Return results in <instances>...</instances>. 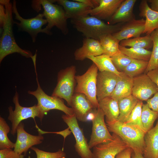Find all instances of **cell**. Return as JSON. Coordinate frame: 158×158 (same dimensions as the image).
I'll list each match as a JSON object with an SVG mask.
<instances>
[{
  "label": "cell",
  "instance_id": "1",
  "mask_svg": "<svg viewBox=\"0 0 158 158\" xmlns=\"http://www.w3.org/2000/svg\"><path fill=\"white\" fill-rule=\"evenodd\" d=\"M0 4L4 6L6 13L0 40V63L6 56L14 53L31 58L33 56L32 53L22 49L16 42L13 29L14 21L13 18L12 4L9 0H0Z\"/></svg>",
  "mask_w": 158,
  "mask_h": 158
},
{
  "label": "cell",
  "instance_id": "2",
  "mask_svg": "<svg viewBox=\"0 0 158 158\" xmlns=\"http://www.w3.org/2000/svg\"><path fill=\"white\" fill-rule=\"evenodd\" d=\"M71 22L73 27L81 33L85 38L98 40L102 35L112 34L118 32L123 23L109 25L101 20L89 15L71 19Z\"/></svg>",
  "mask_w": 158,
  "mask_h": 158
},
{
  "label": "cell",
  "instance_id": "3",
  "mask_svg": "<svg viewBox=\"0 0 158 158\" xmlns=\"http://www.w3.org/2000/svg\"><path fill=\"white\" fill-rule=\"evenodd\" d=\"M106 125L109 132L119 136L133 151L143 155L145 147L144 136L146 132L117 121L107 123Z\"/></svg>",
  "mask_w": 158,
  "mask_h": 158
},
{
  "label": "cell",
  "instance_id": "4",
  "mask_svg": "<svg viewBox=\"0 0 158 158\" xmlns=\"http://www.w3.org/2000/svg\"><path fill=\"white\" fill-rule=\"evenodd\" d=\"M39 6L41 5L44 11L43 14L47 21V24L44 28V33L51 35V30L56 26L64 35L68 32L67 20L63 7L53 3L52 0H36Z\"/></svg>",
  "mask_w": 158,
  "mask_h": 158
},
{
  "label": "cell",
  "instance_id": "5",
  "mask_svg": "<svg viewBox=\"0 0 158 158\" xmlns=\"http://www.w3.org/2000/svg\"><path fill=\"white\" fill-rule=\"evenodd\" d=\"M13 101L15 105V109L13 110L11 106L8 107L9 115L8 118L12 124L11 133L12 135H14L16 133L18 126L23 120L29 118H32L35 120V118L37 117L41 121H42L45 114L37 104L29 107L22 106L19 104V95L16 90Z\"/></svg>",
  "mask_w": 158,
  "mask_h": 158
},
{
  "label": "cell",
  "instance_id": "6",
  "mask_svg": "<svg viewBox=\"0 0 158 158\" xmlns=\"http://www.w3.org/2000/svg\"><path fill=\"white\" fill-rule=\"evenodd\" d=\"M98 70L95 64L93 63L85 73L75 77L77 84L75 93L84 94L95 109L99 108L97 97V79Z\"/></svg>",
  "mask_w": 158,
  "mask_h": 158
},
{
  "label": "cell",
  "instance_id": "7",
  "mask_svg": "<svg viewBox=\"0 0 158 158\" xmlns=\"http://www.w3.org/2000/svg\"><path fill=\"white\" fill-rule=\"evenodd\" d=\"M76 72L74 65L61 70L58 73L57 83L51 95L64 99L70 106L76 83Z\"/></svg>",
  "mask_w": 158,
  "mask_h": 158
},
{
  "label": "cell",
  "instance_id": "8",
  "mask_svg": "<svg viewBox=\"0 0 158 158\" xmlns=\"http://www.w3.org/2000/svg\"><path fill=\"white\" fill-rule=\"evenodd\" d=\"M36 75L37 87L34 91L29 90L28 94L34 96L37 99L39 105L45 114L51 110H58L63 112L65 114L72 116L74 114L71 107H69L64 104L63 99L55 96L47 95L40 86L38 79L36 66H34Z\"/></svg>",
  "mask_w": 158,
  "mask_h": 158
},
{
  "label": "cell",
  "instance_id": "9",
  "mask_svg": "<svg viewBox=\"0 0 158 158\" xmlns=\"http://www.w3.org/2000/svg\"><path fill=\"white\" fill-rule=\"evenodd\" d=\"M91 119L92 132L88 143L90 149L98 145L109 142L113 139L105 123V115L102 110L99 108L95 109Z\"/></svg>",
  "mask_w": 158,
  "mask_h": 158
},
{
  "label": "cell",
  "instance_id": "10",
  "mask_svg": "<svg viewBox=\"0 0 158 158\" xmlns=\"http://www.w3.org/2000/svg\"><path fill=\"white\" fill-rule=\"evenodd\" d=\"M16 1L13 0L12 4L13 13L15 15V19L19 23L14 21L19 29L23 32L28 33L31 36L33 42H35L38 34L44 33L43 25L47 24V21L44 19L43 13H39L33 18L25 19L22 17L19 14L16 7Z\"/></svg>",
  "mask_w": 158,
  "mask_h": 158
},
{
  "label": "cell",
  "instance_id": "11",
  "mask_svg": "<svg viewBox=\"0 0 158 158\" xmlns=\"http://www.w3.org/2000/svg\"><path fill=\"white\" fill-rule=\"evenodd\" d=\"M61 117L74 135L76 141L74 147L78 155L81 158H93L87 139L83 129L79 126L75 115L70 116L65 114L62 115Z\"/></svg>",
  "mask_w": 158,
  "mask_h": 158
},
{
  "label": "cell",
  "instance_id": "12",
  "mask_svg": "<svg viewBox=\"0 0 158 158\" xmlns=\"http://www.w3.org/2000/svg\"><path fill=\"white\" fill-rule=\"evenodd\" d=\"M133 81L132 95L140 101H147L158 92L157 87L147 74L133 78Z\"/></svg>",
  "mask_w": 158,
  "mask_h": 158
},
{
  "label": "cell",
  "instance_id": "13",
  "mask_svg": "<svg viewBox=\"0 0 158 158\" xmlns=\"http://www.w3.org/2000/svg\"><path fill=\"white\" fill-rule=\"evenodd\" d=\"M112 135L113 139L111 141L93 148V158H115L118 153L129 147L118 135L114 133Z\"/></svg>",
  "mask_w": 158,
  "mask_h": 158
},
{
  "label": "cell",
  "instance_id": "14",
  "mask_svg": "<svg viewBox=\"0 0 158 158\" xmlns=\"http://www.w3.org/2000/svg\"><path fill=\"white\" fill-rule=\"evenodd\" d=\"M24 128V125L21 122L16 129L17 138L13 150L19 154L24 153L25 154L28 150L33 146L42 143L44 138L40 134L35 135L29 133Z\"/></svg>",
  "mask_w": 158,
  "mask_h": 158
},
{
  "label": "cell",
  "instance_id": "15",
  "mask_svg": "<svg viewBox=\"0 0 158 158\" xmlns=\"http://www.w3.org/2000/svg\"><path fill=\"white\" fill-rule=\"evenodd\" d=\"M119 75L108 71L98 72L97 79V97L98 102L111 96L115 87Z\"/></svg>",
  "mask_w": 158,
  "mask_h": 158
},
{
  "label": "cell",
  "instance_id": "16",
  "mask_svg": "<svg viewBox=\"0 0 158 158\" xmlns=\"http://www.w3.org/2000/svg\"><path fill=\"white\" fill-rule=\"evenodd\" d=\"M70 107L77 119L82 122L87 121L88 116L95 109L86 96L80 93H74Z\"/></svg>",
  "mask_w": 158,
  "mask_h": 158
},
{
  "label": "cell",
  "instance_id": "17",
  "mask_svg": "<svg viewBox=\"0 0 158 158\" xmlns=\"http://www.w3.org/2000/svg\"><path fill=\"white\" fill-rule=\"evenodd\" d=\"M145 24V20L143 18L134 19L123 25L120 30L112 35L119 42L139 37L144 34Z\"/></svg>",
  "mask_w": 158,
  "mask_h": 158
},
{
  "label": "cell",
  "instance_id": "18",
  "mask_svg": "<svg viewBox=\"0 0 158 158\" xmlns=\"http://www.w3.org/2000/svg\"><path fill=\"white\" fill-rule=\"evenodd\" d=\"M104 54V51L99 41L90 38H84L82 46L74 53L76 60L82 61L88 56H97Z\"/></svg>",
  "mask_w": 158,
  "mask_h": 158
},
{
  "label": "cell",
  "instance_id": "19",
  "mask_svg": "<svg viewBox=\"0 0 158 158\" xmlns=\"http://www.w3.org/2000/svg\"><path fill=\"white\" fill-rule=\"evenodd\" d=\"M124 0H99L97 7L87 12L88 15L100 20H108L114 14Z\"/></svg>",
  "mask_w": 158,
  "mask_h": 158
},
{
  "label": "cell",
  "instance_id": "20",
  "mask_svg": "<svg viewBox=\"0 0 158 158\" xmlns=\"http://www.w3.org/2000/svg\"><path fill=\"white\" fill-rule=\"evenodd\" d=\"M136 0H124L112 16L108 20V24L114 25L127 23L135 19L133 13Z\"/></svg>",
  "mask_w": 158,
  "mask_h": 158
},
{
  "label": "cell",
  "instance_id": "21",
  "mask_svg": "<svg viewBox=\"0 0 158 158\" xmlns=\"http://www.w3.org/2000/svg\"><path fill=\"white\" fill-rule=\"evenodd\" d=\"M53 2H56L61 6L65 12L66 16L68 19L76 18L87 16V12L92 8L82 3L74 0H52Z\"/></svg>",
  "mask_w": 158,
  "mask_h": 158
},
{
  "label": "cell",
  "instance_id": "22",
  "mask_svg": "<svg viewBox=\"0 0 158 158\" xmlns=\"http://www.w3.org/2000/svg\"><path fill=\"white\" fill-rule=\"evenodd\" d=\"M139 9V16L145 18L144 34L150 35L154 31L158 28V11L152 10L146 0L141 1Z\"/></svg>",
  "mask_w": 158,
  "mask_h": 158
},
{
  "label": "cell",
  "instance_id": "23",
  "mask_svg": "<svg viewBox=\"0 0 158 158\" xmlns=\"http://www.w3.org/2000/svg\"><path fill=\"white\" fill-rule=\"evenodd\" d=\"M144 141L145 147L143 157L158 158V119L155 126L146 133Z\"/></svg>",
  "mask_w": 158,
  "mask_h": 158
},
{
  "label": "cell",
  "instance_id": "24",
  "mask_svg": "<svg viewBox=\"0 0 158 158\" xmlns=\"http://www.w3.org/2000/svg\"><path fill=\"white\" fill-rule=\"evenodd\" d=\"M133 78L121 72L114 89L111 96L118 101L132 94Z\"/></svg>",
  "mask_w": 158,
  "mask_h": 158
},
{
  "label": "cell",
  "instance_id": "25",
  "mask_svg": "<svg viewBox=\"0 0 158 158\" xmlns=\"http://www.w3.org/2000/svg\"><path fill=\"white\" fill-rule=\"evenodd\" d=\"M98 104L105 116L106 123L117 121L119 114L117 100L109 96L99 101Z\"/></svg>",
  "mask_w": 158,
  "mask_h": 158
},
{
  "label": "cell",
  "instance_id": "26",
  "mask_svg": "<svg viewBox=\"0 0 158 158\" xmlns=\"http://www.w3.org/2000/svg\"><path fill=\"white\" fill-rule=\"evenodd\" d=\"M139 101L132 95L119 100L118 105L119 114L117 121L125 122Z\"/></svg>",
  "mask_w": 158,
  "mask_h": 158
},
{
  "label": "cell",
  "instance_id": "27",
  "mask_svg": "<svg viewBox=\"0 0 158 158\" xmlns=\"http://www.w3.org/2000/svg\"><path fill=\"white\" fill-rule=\"evenodd\" d=\"M87 58L95 64L99 72H109L118 75L121 73L116 68L111 57L107 54H102L97 56H90Z\"/></svg>",
  "mask_w": 158,
  "mask_h": 158
},
{
  "label": "cell",
  "instance_id": "28",
  "mask_svg": "<svg viewBox=\"0 0 158 158\" xmlns=\"http://www.w3.org/2000/svg\"><path fill=\"white\" fill-rule=\"evenodd\" d=\"M119 45L131 48H141L148 50L153 46V42L150 35L139 37L123 40L120 42Z\"/></svg>",
  "mask_w": 158,
  "mask_h": 158
},
{
  "label": "cell",
  "instance_id": "29",
  "mask_svg": "<svg viewBox=\"0 0 158 158\" xmlns=\"http://www.w3.org/2000/svg\"><path fill=\"white\" fill-rule=\"evenodd\" d=\"M99 40L104 51V54L111 57L119 52L120 42L112 34H107L100 36Z\"/></svg>",
  "mask_w": 158,
  "mask_h": 158
},
{
  "label": "cell",
  "instance_id": "30",
  "mask_svg": "<svg viewBox=\"0 0 158 158\" xmlns=\"http://www.w3.org/2000/svg\"><path fill=\"white\" fill-rule=\"evenodd\" d=\"M120 51L133 59L149 61L151 55L152 51L146 49L133 48H127L119 45Z\"/></svg>",
  "mask_w": 158,
  "mask_h": 158
},
{
  "label": "cell",
  "instance_id": "31",
  "mask_svg": "<svg viewBox=\"0 0 158 158\" xmlns=\"http://www.w3.org/2000/svg\"><path fill=\"white\" fill-rule=\"evenodd\" d=\"M141 118L143 126L146 132L153 127L154 121L158 118V113L150 109L147 103H143Z\"/></svg>",
  "mask_w": 158,
  "mask_h": 158
},
{
  "label": "cell",
  "instance_id": "32",
  "mask_svg": "<svg viewBox=\"0 0 158 158\" xmlns=\"http://www.w3.org/2000/svg\"><path fill=\"white\" fill-rule=\"evenodd\" d=\"M148 63V61L133 59L123 72L129 77L133 78L145 72Z\"/></svg>",
  "mask_w": 158,
  "mask_h": 158
},
{
  "label": "cell",
  "instance_id": "33",
  "mask_svg": "<svg viewBox=\"0 0 158 158\" xmlns=\"http://www.w3.org/2000/svg\"><path fill=\"white\" fill-rule=\"evenodd\" d=\"M150 36L153 42L152 49L147 67L145 71H149L158 68V28L154 31Z\"/></svg>",
  "mask_w": 158,
  "mask_h": 158
},
{
  "label": "cell",
  "instance_id": "34",
  "mask_svg": "<svg viewBox=\"0 0 158 158\" xmlns=\"http://www.w3.org/2000/svg\"><path fill=\"white\" fill-rule=\"evenodd\" d=\"M143 104L142 101H139L128 119L123 123L127 125L137 128L146 132L141 121V112Z\"/></svg>",
  "mask_w": 158,
  "mask_h": 158
},
{
  "label": "cell",
  "instance_id": "35",
  "mask_svg": "<svg viewBox=\"0 0 158 158\" xmlns=\"http://www.w3.org/2000/svg\"><path fill=\"white\" fill-rule=\"evenodd\" d=\"M10 128L4 118L0 117V150L14 148L15 143L8 138V134Z\"/></svg>",
  "mask_w": 158,
  "mask_h": 158
},
{
  "label": "cell",
  "instance_id": "36",
  "mask_svg": "<svg viewBox=\"0 0 158 158\" xmlns=\"http://www.w3.org/2000/svg\"><path fill=\"white\" fill-rule=\"evenodd\" d=\"M111 57L116 68L119 72H123L133 59L124 54L120 51Z\"/></svg>",
  "mask_w": 158,
  "mask_h": 158
},
{
  "label": "cell",
  "instance_id": "37",
  "mask_svg": "<svg viewBox=\"0 0 158 158\" xmlns=\"http://www.w3.org/2000/svg\"><path fill=\"white\" fill-rule=\"evenodd\" d=\"M35 152L37 158H65L66 154L61 150L55 152H49L32 147L30 148Z\"/></svg>",
  "mask_w": 158,
  "mask_h": 158
},
{
  "label": "cell",
  "instance_id": "38",
  "mask_svg": "<svg viewBox=\"0 0 158 158\" xmlns=\"http://www.w3.org/2000/svg\"><path fill=\"white\" fill-rule=\"evenodd\" d=\"M25 155L19 154L12 149L0 150V158H24Z\"/></svg>",
  "mask_w": 158,
  "mask_h": 158
},
{
  "label": "cell",
  "instance_id": "39",
  "mask_svg": "<svg viewBox=\"0 0 158 158\" xmlns=\"http://www.w3.org/2000/svg\"><path fill=\"white\" fill-rule=\"evenodd\" d=\"M146 101L147 104L150 109L158 113V92L154 94L153 97Z\"/></svg>",
  "mask_w": 158,
  "mask_h": 158
},
{
  "label": "cell",
  "instance_id": "40",
  "mask_svg": "<svg viewBox=\"0 0 158 158\" xmlns=\"http://www.w3.org/2000/svg\"><path fill=\"white\" fill-rule=\"evenodd\" d=\"M133 151L132 149L128 147L118 153L115 158H131Z\"/></svg>",
  "mask_w": 158,
  "mask_h": 158
},
{
  "label": "cell",
  "instance_id": "41",
  "mask_svg": "<svg viewBox=\"0 0 158 158\" xmlns=\"http://www.w3.org/2000/svg\"><path fill=\"white\" fill-rule=\"evenodd\" d=\"M146 74L158 88V68L150 71Z\"/></svg>",
  "mask_w": 158,
  "mask_h": 158
},
{
  "label": "cell",
  "instance_id": "42",
  "mask_svg": "<svg viewBox=\"0 0 158 158\" xmlns=\"http://www.w3.org/2000/svg\"><path fill=\"white\" fill-rule=\"evenodd\" d=\"M83 3L91 7L92 9L98 6L99 4V0H74Z\"/></svg>",
  "mask_w": 158,
  "mask_h": 158
},
{
  "label": "cell",
  "instance_id": "43",
  "mask_svg": "<svg viewBox=\"0 0 158 158\" xmlns=\"http://www.w3.org/2000/svg\"><path fill=\"white\" fill-rule=\"evenodd\" d=\"M6 18V13L4 6L0 4V26L2 28Z\"/></svg>",
  "mask_w": 158,
  "mask_h": 158
},
{
  "label": "cell",
  "instance_id": "44",
  "mask_svg": "<svg viewBox=\"0 0 158 158\" xmlns=\"http://www.w3.org/2000/svg\"><path fill=\"white\" fill-rule=\"evenodd\" d=\"M147 1L150 4V8L152 10L158 11V0H148Z\"/></svg>",
  "mask_w": 158,
  "mask_h": 158
},
{
  "label": "cell",
  "instance_id": "45",
  "mask_svg": "<svg viewBox=\"0 0 158 158\" xmlns=\"http://www.w3.org/2000/svg\"><path fill=\"white\" fill-rule=\"evenodd\" d=\"M71 133L72 132L70 128L68 127L67 128L63 130L56 132V133L61 135L64 137V140H65L66 137L70 135Z\"/></svg>",
  "mask_w": 158,
  "mask_h": 158
},
{
  "label": "cell",
  "instance_id": "46",
  "mask_svg": "<svg viewBox=\"0 0 158 158\" xmlns=\"http://www.w3.org/2000/svg\"><path fill=\"white\" fill-rule=\"evenodd\" d=\"M131 158H145L142 154L133 151L131 154Z\"/></svg>",
  "mask_w": 158,
  "mask_h": 158
}]
</instances>
